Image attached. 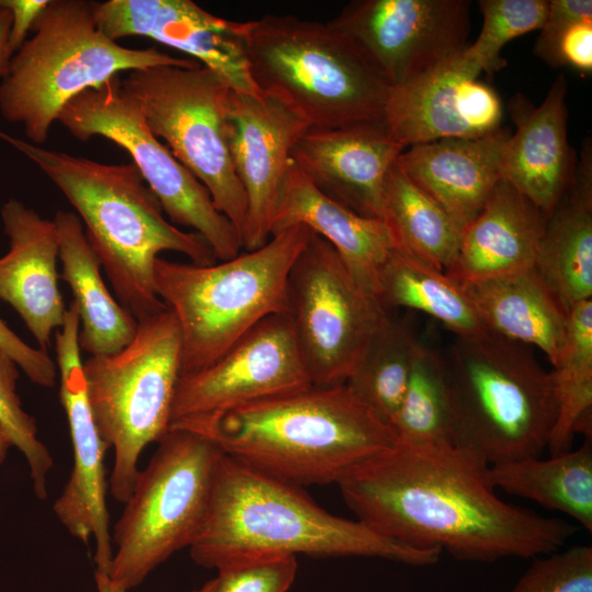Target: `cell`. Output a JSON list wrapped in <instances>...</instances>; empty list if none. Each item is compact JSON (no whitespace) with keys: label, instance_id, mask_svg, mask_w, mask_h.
Wrapping results in <instances>:
<instances>
[{"label":"cell","instance_id":"cell-1","mask_svg":"<svg viewBox=\"0 0 592 592\" xmlns=\"http://www.w3.org/2000/svg\"><path fill=\"white\" fill-rule=\"evenodd\" d=\"M489 465L449 443H397L355 466L337 483L372 531L460 561L534 558L559 550L579 530L501 500Z\"/></svg>","mask_w":592,"mask_h":592},{"label":"cell","instance_id":"cell-2","mask_svg":"<svg viewBox=\"0 0 592 592\" xmlns=\"http://www.w3.org/2000/svg\"><path fill=\"white\" fill-rule=\"evenodd\" d=\"M192 559L209 569L244 559L296 556L373 557L431 566L440 549L387 538L360 521L331 514L298 485L223 454Z\"/></svg>","mask_w":592,"mask_h":592},{"label":"cell","instance_id":"cell-3","mask_svg":"<svg viewBox=\"0 0 592 592\" xmlns=\"http://www.w3.org/2000/svg\"><path fill=\"white\" fill-rule=\"evenodd\" d=\"M170 428L200 433L224 454L298 486L338 483L397 444L345 384L311 385Z\"/></svg>","mask_w":592,"mask_h":592},{"label":"cell","instance_id":"cell-4","mask_svg":"<svg viewBox=\"0 0 592 592\" xmlns=\"http://www.w3.org/2000/svg\"><path fill=\"white\" fill-rule=\"evenodd\" d=\"M0 138L30 159L75 208L121 305L137 321L167 308L153 284L159 253L178 252L197 265L217 262L200 235L166 218L134 163H102L1 130Z\"/></svg>","mask_w":592,"mask_h":592},{"label":"cell","instance_id":"cell-5","mask_svg":"<svg viewBox=\"0 0 592 592\" xmlns=\"http://www.w3.org/2000/svg\"><path fill=\"white\" fill-rule=\"evenodd\" d=\"M442 358L454 446L488 465L542 456L557 399L528 345L485 330L456 337Z\"/></svg>","mask_w":592,"mask_h":592},{"label":"cell","instance_id":"cell-6","mask_svg":"<svg viewBox=\"0 0 592 592\" xmlns=\"http://www.w3.org/2000/svg\"><path fill=\"white\" fill-rule=\"evenodd\" d=\"M251 79L314 128L383 121L391 87L329 23L291 14L247 21Z\"/></svg>","mask_w":592,"mask_h":592},{"label":"cell","instance_id":"cell-7","mask_svg":"<svg viewBox=\"0 0 592 592\" xmlns=\"http://www.w3.org/2000/svg\"><path fill=\"white\" fill-rule=\"evenodd\" d=\"M32 32L1 80L0 114L21 124L29 141L38 146L47 140L62 109L83 91L122 72L198 65L156 47L119 45L98 26L92 1L87 0H49Z\"/></svg>","mask_w":592,"mask_h":592},{"label":"cell","instance_id":"cell-8","mask_svg":"<svg viewBox=\"0 0 592 592\" xmlns=\"http://www.w3.org/2000/svg\"><path fill=\"white\" fill-rule=\"evenodd\" d=\"M310 234L297 225L209 265L156 260V293L180 329L181 375L213 363L266 317L287 314L288 274Z\"/></svg>","mask_w":592,"mask_h":592},{"label":"cell","instance_id":"cell-9","mask_svg":"<svg viewBox=\"0 0 592 592\" xmlns=\"http://www.w3.org/2000/svg\"><path fill=\"white\" fill-rule=\"evenodd\" d=\"M181 364L180 329L168 308L138 320L134 338L123 349L82 363L94 421L114 449L109 488L116 501L128 499L143 449L169 430Z\"/></svg>","mask_w":592,"mask_h":592},{"label":"cell","instance_id":"cell-10","mask_svg":"<svg viewBox=\"0 0 592 592\" xmlns=\"http://www.w3.org/2000/svg\"><path fill=\"white\" fill-rule=\"evenodd\" d=\"M138 471L114 526L110 581L130 590L175 551L190 547L206 510L223 451L194 431L170 428Z\"/></svg>","mask_w":592,"mask_h":592},{"label":"cell","instance_id":"cell-11","mask_svg":"<svg viewBox=\"0 0 592 592\" xmlns=\"http://www.w3.org/2000/svg\"><path fill=\"white\" fill-rule=\"evenodd\" d=\"M121 82L151 133L207 189L241 239L247 200L228 144L231 88L201 64L133 70Z\"/></svg>","mask_w":592,"mask_h":592},{"label":"cell","instance_id":"cell-12","mask_svg":"<svg viewBox=\"0 0 592 592\" xmlns=\"http://www.w3.org/2000/svg\"><path fill=\"white\" fill-rule=\"evenodd\" d=\"M121 80L117 76L83 91L57 121L79 140L101 136L123 148L173 225L200 235L217 261L235 258L242 250L238 231L216 208L207 189L151 133Z\"/></svg>","mask_w":592,"mask_h":592},{"label":"cell","instance_id":"cell-13","mask_svg":"<svg viewBox=\"0 0 592 592\" xmlns=\"http://www.w3.org/2000/svg\"><path fill=\"white\" fill-rule=\"evenodd\" d=\"M287 317L312 386L344 385L388 316L311 231L288 274Z\"/></svg>","mask_w":592,"mask_h":592},{"label":"cell","instance_id":"cell-14","mask_svg":"<svg viewBox=\"0 0 592 592\" xmlns=\"http://www.w3.org/2000/svg\"><path fill=\"white\" fill-rule=\"evenodd\" d=\"M470 4L469 0H354L328 23L395 88L469 46Z\"/></svg>","mask_w":592,"mask_h":592},{"label":"cell","instance_id":"cell-15","mask_svg":"<svg viewBox=\"0 0 592 592\" xmlns=\"http://www.w3.org/2000/svg\"><path fill=\"white\" fill-rule=\"evenodd\" d=\"M310 386L287 315L269 316L209 365L180 375L170 426Z\"/></svg>","mask_w":592,"mask_h":592},{"label":"cell","instance_id":"cell-16","mask_svg":"<svg viewBox=\"0 0 592 592\" xmlns=\"http://www.w3.org/2000/svg\"><path fill=\"white\" fill-rule=\"evenodd\" d=\"M80 320L70 303L64 325L55 333L59 398L65 409L73 453V466L53 510L68 532L83 544L95 543V571L107 573L113 556L110 517L106 505L107 444L101 436L88 400L78 343Z\"/></svg>","mask_w":592,"mask_h":592},{"label":"cell","instance_id":"cell-17","mask_svg":"<svg viewBox=\"0 0 592 592\" xmlns=\"http://www.w3.org/2000/svg\"><path fill=\"white\" fill-rule=\"evenodd\" d=\"M468 47L414 79L391 88L383 123L405 149L448 139L478 138L501 127L498 93L478 79Z\"/></svg>","mask_w":592,"mask_h":592},{"label":"cell","instance_id":"cell-18","mask_svg":"<svg viewBox=\"0 0 592 592\" xmlns=\"http://www.w3.org/2000/svg\"><path fill=\"white\" fill-rule=\"evenodd\" d=\"M309 128L307 122L270 96L231 90L228 144L247 200L243 251L255 250L271 238L274 215L293 166V150Z\"/></svg>","mask_w":592,"mask_h":592},{"label":"cell","instance_id":"cell-19","mask_svg":"<svg viewBox=\"0 0 592 592\" xmlns=\"http://www.w3.org/2000/svg\"><path fill=\"white\" fill-rule=\"evenodd\" d=\"M98 26L117 42L144 36L178 49L234 91L260 95L244 54L247 22L217 16L192 0L92 1Z\"/></svg>","mask_w":592,"mask_h":592},{"label":"cell","instance_id":"cell-20","mask_svg":"<svg viewBox=\"0 0 592 592\" xmlns=\"http://www.w3.org/2000/svg\"><path fill=\"white\" fill-rule=\"evenodd\" d=\"M403 150L383 121L310 127L296 144L293 161L330 198L383 220L386 178Z\"/></svg>","mask_w":592,"mask_h":592},{"label":"cell","instance_id":"cell-21","mask_svg":"<svg viewBox=\"0 0 592 592\" xmlns=\"http://www.w3.org/2000/svg\"><path fill=\"white\" fill-rule=\"evenodd\" d=\"M1 218L10 248L0 258V299L15 309L46 351L67 310L58 287L56 226L15 198L3 204Z\"/></svg>","mask_w":592,"mask_h":592},{"label":"cell","instance_id":"cell-22","mask_svg":"<svg viewBox=\"0 0 592 592\" xmlns=\"http://www.w3.org/2000/svg\"><path fill=\"white\" fill-rule=\"evenodd\" d=\"M567 80L560 75L543 102L533 107L516 95L511 101L516 126L500 161V179L548 216L573 173L577 155L567 138Z\"/></svg>","mask_w":592,"mask_h":592},{"label":"cell","instance_id":"cell-23","mask_svg":"<svg viewBox=\"0 0 592 592\" xmlns=\"http://www.w3.org/2000/svg\"><path fill=\"white\" fill-rule=\"evenodd\" d=\"M510 135L508 128L500 127L483 137L413 145L396 163L463 232L500 180L501 155Z\"/></svg>","mask_w":592,"mask_h":592},{"label":"cell","instance_id":"cell-24","mask_svg":"<svg viewBox=\"0 0 592 592\" xmlns=\"http://www.w3.org/2000/svg\"><path fill=\"white\" fill-rule=\"evenodd\" d=\"M297 225L306 226L329 242L356 283L377 297L382 267L397 249L387 224L358 215L330 198L293 161L274 215L271 237Z\"/></svg>","mask_w":592,"mask_h":592},{"label":"cell","instance_id":"cell-25","mask_svg":"<svg viewBox=\"0 0 592 592\" xmlns=\"http://www.w3.org/2000/svg\"><path fill=\"white\" fill-rule=\"evenodd\" d=\"M547 216L503 180L462 232L457 253L444 271L458 283L513 275L533 269Z\"/></svg>","mask_w":592,"mask_h":592},{"label":"cell","instance_id":"cell-26","mask_svg":"<svg viewBox=\"0 0 592 592\" xmlns=\"http://www.w3.org/2000/svg\"><path fill=\"white\" fill-rule=\"evenodd\" d=\"M483 328L561 362L569 309L533 267L509 276L459 283Z\"/></svg>","mask_w":592,"mask_h":592},{"label":"cell","instance_id":"cell-27","mask_svg":"<svg viewBox=\"0 0 592 592\" xmlns=\"http://www.w3.org/2000/svg\"><path fill=\"white\" fill-rule=\"evenodd\" d=\"M570 310L592 299V145L583 143L570 182L547 216L534 266Z\"/></svg>","mask_w":592,"mask_h":592},{"label":"cell","instance_id":"cell-28","mask_svg":"<svg viewBox=\"0 0 592 592\" xmlns=\"http://www.w3.org/2000/svg\"><path fill=\"white\" fill-rule=\"evenodd\" d=\"M58 235L60 278L79 312L78 343L92 355L111 354L134 338L138 321L116 301L101 275V263L76 213L58 210L53 219Z\"/></svg>","mask_w":592,"mask_h":592},{"label":"cell","instance_id":"cell-29","mask_svg":"<svg viewBox=\"0 0 592 592\" xmlns=\"http://www.w3.org/2000/svg\"><path fill=\"white\" fill-rule=\"evenodd\" d=\"M489 483L576 520L592 532V439L549 458L525 457L489 465Z\"/></svg>","mask_w":592,"mask_h":592},{"label":"cell","instance_id":"cell-30","mask_svg":"<svg viewBox=\"0 0 592 592\" xmlns=\"http://www.w3.org/2000/svg\"><path fill=\"white\" fill-rule=\"evenodd\" d=\"M377 299L385 309L405 307L424 312L456 337L486 330L458 282L399 249L394 250L382 267Z\"/></svg>","mask_w":592,"mask_h":592},{"label":"cell","instance_id":"cell-31","mask_svg":"<svg viewBox=\"0 0 592 592\" xmlns=\"http://www.w3.org/2000/svg\"><path fill=\"white\" fill-rule=\"evenodd\" d=\"M383 220L397 249L445 271L453 262L462 238L448 214L395 164L384 190Z\"/></svg>","mask_w":592,"mask_h":592},{"label":"cell","instance_id":"cell-32","mask_svg":"<svg viewBox=\"0 0 592 592\" xmlns=\"http://www.w3.org/2000/svg\"><path fill=\"white\" fill-rule=\"evenodd\" d=\"M551 374L557 417L547 448L558 455L572 449L574 434L592 436V299L570 308L566 350Z\"/></svg>","mask_w":592,"mask_h":592},{"label":"cell","instance_id":"cell-33","mask_svg":"<svg viewBox=\"0 0 592 592\" xmlns=\"http://www.w3.org/2000/svg\"><path fill=\"white\" fill-rule=\"evenodd\" d=\"M420 345L411 328L387 316L345 383L390 428Z\"/></svg>","mask_w":592,"mask_h":592},{"label":"cell","instance_id":"cell-34","mask_svg":"<svg viewBox=\"0 0 592 592\" xmlns=\"http://www.w3.org/2000/svg\"><path fill=\"white\" fill-rule=\"evenodd\" d=\"M397 443L452 444L449 395L442 355L420 345L391 423Z\"/></svg>","mask_w":592,"mask_h":592},{"label":"cell","instance_id":"cell-35","mask_svg":"<svg viewBox=\"0 0 592 592\" xmlns=\"http://www.w3.org/2000/svg\"><path fill=\"white\" fill-rule=\"evenodd\" d=\"M534 53L551 67L592 72V1L548 0Z\"/></svg>","mask_w":592,"mask_h":592},{"label":"cell","instance_id":"cell-36","mask_svg":"<svg viewBox=\"0 0 592 592\" xmlns=\"http://www.w3.org/2000/svg\"><path fill=\"white\" fill-rule=\"evenodd\" d=\"M482 26L468 46L482 71L492 75L505 66L500 53L515 37L540 30L548 13V0H480Z\"/></svg>","mask_w":592,"mask_h":592},{"label":"cell","instance_id":"cell-37","mask_svg":"<svg viewBox=\"0 0 592 592\" xmlns=\"http://www.w3.org/2000/svg\"><path fill=\"white\" fill-rule=\"evenodd\" d=\"M18 378L16 364L0 352V426L8 433L12 445L26 458L35 494L38 499H45L53 457L37 437L35 419L22 408L16 394Z\"/></svg>","mask_w":592,"mask_h":592},{"label":"cell","instance_id":"cell-38","mask_svg":"<svg viewBox=\"0 0 592 592\" xmlns=\"http://www.w3.org/2000/svg\"><path fill=\"white\" fill-rule=\"evenodd\" d=\"M511 592H592V547L578 545L532 558Z\"/></svg>","mask_w":592,"mask_h":592},{"label":"cell","instance_id":"cell-39","mask_svg":"<svg viewBox=\"0 0 592 592\" xmlns=\"http://www.w3.org/2000/svg\"><path fill=\"white\" fill-rule=\"evenodd\" d=\"M217 571L213 592H287L297 562L294 556L262 557L235 561Z\"/></svg>","mask_w":592,"mask_h":592},{"label":"cell","instance_id":"cell-40","mask_svg":"<svg viewBox=\"0 0 592 592\" xmlns=\"http://www.w3.org/2000/svg\"><path fill=\"white\" fill-rule=\"evenodd\" d=\"M0 352L20 366L32 383L42 387L56 384L58 372L55 361L45 350L26 344L1 318Z\"/></svg>","mask_w":592,"mask_h":592},{"label":"cell","instance_id":"cell-41","mask_svg":"<svg viewBox=\"0 0 592 592\" xmlns=\"http://www.w3.org/2000/svg\"><path fill=\"white\" fill-rule=\"evenodd\" d=\"M1 4L9 10L11 25L9 45L14 54L26 41V35L47 7L49 0H0Z\"/></svg>","mask_w":592,"mask_h":592},{"label":"cell","instance_id":"cell-42","mask_svg":"<svg viewBox=\"0 0 592 592\" xmlns=\"http://www.w3.org/2000/svg\"><path fill=\"white\" fill-rule=\"evenodd\" d=\"M11 15L0 1V78L3 79L8 72L13 53L9 45V34Z\"/></svg>","mask_w":592,"mask_h":592},{"label":"cell","instance_id":"cell-43","mask_svg":"<svg viewBox=\"0 0 592 592\" xmlns=\"http://www.w3.org/2000/svg\"><path fill=\"white\" fill-rule=\"evenodd\" d=\"M94 579L98 592H129V590L113 584L107 574L94 571ZM215 579L207 581L203 587L193 592H213Z\"/></svg>","mask_w":592,"mask_h":592},{"label":"cell","instance_id":"cell-44","mask_svg":"<svg viewBox=\"0 0 592 592\" xmlns=\"http://www.w3.org/2000/svg\"><path fill=\"white\" fill-rule=\"evenodd\" d=\"M12 442L8 433L0 426V464L4 460Z\"/></svg>","mask_w":592,"mask_h":592}]
</instances>
